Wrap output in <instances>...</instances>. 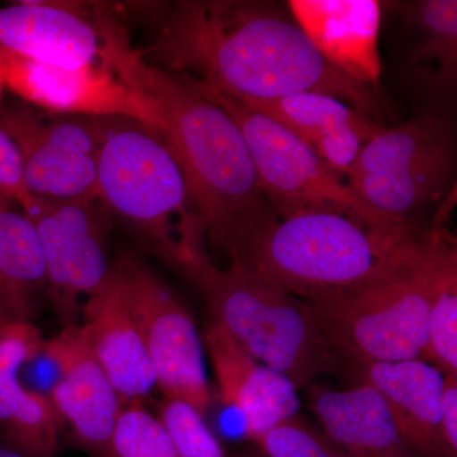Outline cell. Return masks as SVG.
Here are the masks:
<instances>
[{
	"label": "cell",
	"mask_w": 457,
	"mask_h": 457,
	"mask_svg": "<svg viewBox=\"0 0 457 457\" xmlns=\"http://www.w3.org/2000/svg\"><path fill=\"white\" fill-rule=\"evenodd\" d=\"M201 338L222 402L242 414L246 437L255 442L272 427L299 414L293 383L253 359L221 324L210 319Z\"/></svg>",
	"instance_id": "obj_15"
},
{
	"label": "cell",
	"mask_w": 457,
	"mask_h": 457,
	"mask_svg": "<svg viewBox=\"0 0 457 457\" xmlns=\"http://www.w3.org/2000/svg\"><path fill=\"white\" fill-rule=\"evenodd\" d=\"M95 203L33 196L22 209L37 231L51 299L65 326L74 324L80 297L97 290L112 264L104 245L106 221Z\"/></svg>",
	"instance_id": "obj_12"
},
{
	"label": "cell",
	"mask_w": 457,
	"mask_h": 457,
	"mask_svg": "<svg viewBox=\"0 0 457 457\" xmlns=\"http://www.w3.org/2000/svg\"><path fill=\"white\" fill-rule=\"evenodd\" d=\"M456 139L442 108L376 134L345 176L352 192L383 220L414 224L411 215L440 200L453 185Z\"/></svg>",
	"instance_id": "obj_7"
},
{
	"label": "cell",
	"mask_w": 457,
	"mask_h": 457,
	"mask_svg": "<svg viewBox=\"0 0 457 457\" xmlns=\"http://www.w3.org/2000/svg\"><path fill=\"white\" fill-rule=\"evenodd\" d=\"M0 196L16 204L21 209L32 200L26 187L25 164L20 146L7 132L0 129Z\"/></svg>",
	"instance_id": "obj_28"
},
{
	"label": "cell",
	"mask_w": 457,
	"mask_h": 457,
	"mask_svg": "<svg viewBox=\"0 0 457 457\" xmlns=\"http://www.w3.org/2000/svg\"><path fill=\"white\" fill-rule=\"evenodd\" d=\"M441 426L451 457H457V375H445L441 398Z\"/></svg>",
	"instance_id": "obj_29"
},
{
	"label": "cell",
	"mask_w": 457,
	"mask_h": 457,
	"mask_svg": "<svg viewBox=\"0 0 457 457\" xmlns=\"http://www.w3.org/2000/svg\"><path fill=\"white\" fill-rule=\"evenodd\" d=\"M165 71L240 101L323 93L378 112L375 90L328 62L293 16L269 2H179L150 49Z\"/></svg>",
	"instance_id": "obj_1"
},
{
	"label": "cell",
	"mask_w": 457,
	"mask_h": 457,
	"mask_svg": "<svg viewBox=\"0 0 457 457\" xmlns=\"http://www.w3.org/2000/svg\"><path fill=\"white\" fill-rule=\"evenodd\" d=\"M129 44L107 21H90L73 5L23 2L0 8V50L44 64L113 69Z\"/></svg>",
	"instance_id": "obj_14"
},
{
	"label": "cell",
	"mask_w": 457,
	"mask_h": 457,
	"mask_svg": "<svg viewBox=\"0 0 457 457\" xmlns=\"http://www.w3.org/2000/svg\"><path fill=\"white\" fill-rule=\"evenodd\" d=\"M9 323H16V321L12 318L7 300H5L3 291L0 290V326H4V324Z\"/></svg>",
	"instance_id": "obj_30"
},
{
	"label": "cell",
	"mask_w": 457,
	"mask_h": 457,
	"mask_svg": "<svg viewBox=\"0 0 457 457\" xmlns=\"http://www.w3.org/2000/svg\"><path fill=\"white\" fill-rule=\"evenodd\" d=\"M444 375H457V252L442 266L427 320L425 359Z\"/></svg>",
	"instance_id": "obj_24"
},
{
	"label": "cell",
	"mask_w": 457,
	"mask_h": 457,
	"mask_svg": "<svg viewBox=\"0 0 457 457\" xmlns=\"http://www.w3.org/2000/svg\"><path fill=\"white\" fill-rule=\"evenodd\" d=\"M113 457H179L170 433L143 404L122 408L112 438Z\"/></svg>",
	"instance_id": "obj_25"
},
{
	"label": "cell",
	"mask_w": 457,
	"mask_h": 457,
	"mask_svg": "<svg viewBox=\"0 0 457 457\" xmlns=\"http://www.w3.org/2000/svg\"><path fill=\"white\" fill-rule=\"evenodd\" d=\"M97 201L139 228L167 261L180 228L196 218L185 177L163 137L131 120L104 119Z\"/></svg>",
	"instance_id": "obj_6"
},
{
	"label": "cell",
	"mask_w": 457,
	"mask_h": 457,
	"mask_svg": "<svg viewBox=\"0 0 457 457\" xmlns=\"http://www.w3.org/2000/svg\"><path fill=\"white\" fill-rule=\"evenodd\" d=\"M0 69L5 86L51 113L131 120L156 132L163 128L155 102L110 66L62 68L0 50Z\"/></svg>",
	"instance_id": "obj_11"
},
{
	"label": "cell",
	"mask_w": 457,
	"mask_h": 457,
	"mask_svg": "<svg viewBox=\"0 0 457 457\" xmlns=\"http://www.w3.org/2000/svg\"><path fill=\"white\" fill-rule=\"evenodd\" d=\"M4 326H5V324H4ZM4 326H0V332H2L3 327H4Z\"/></svg>",
	"instance_id": "obj_33"
},
{
	"label": "cell",
	"mask_w": 457,
	"mask_h": 457,
	"mask_svg": "<svg viewBox=\"0 0 457 457\" xmlns=\"http://www.w3.org/2000/svg\"><path fill=\"white\" fill-rule=\"evenodd\" d=\"M46 339L32 323H9L0 332V436L25 457H56L62 426L49 395L21 381L23 366Z\"/></svg>",
	"instance_id": "obj_16"
},
{
	"label": "cell",
	"mask_w": 457,
	"mask_h": 457,
	"mask_svg": "<svg viewBox=\"0 0 457 457\" xmlns=\"http://www.w3.org/2000/svg\"><path fill=\"white\" fill-rule=\"evenodd\" d=\"M83 315L84 338L123 407L143 404L156 386L155 372L112 267L97 290L86 297Z\"/></svg>",
	"instance_id": "obj_17"
},
{
	"label": "cell",
	"mask_w": 457,
	"mask_h": 457,
	"mask_svg": "<svg viewBox=\"0 0 457 457\" xmlns=\"http://www.w3.org/2000/svg\"><path fill=\"white\" fill-rule=\"evenodd\" d=\"M453 249L455 243L444 230L431 228L413 269L378 284L303 302L336 354L361 366L423 360L429 309L442 266Z\"/></svg>",
	"instance_id": "obj_5"
},
{
	"label": "cell",
	"mask_w": 457,
	"mask_h": 457,
	"mask_svg": "<svg viewBox=\"0 0 457 457\" xmlns=\"http://www.w3.org/2000/svg\"><path fill=\"white\" fill-rule=\"evenodd\" d=\"M104 119L47 117L31 108L0 114L20 146L29 194L46 200L97 201V155Z\"/></svg>",
	"instance_id": "obj_10"
},
{
	"label": "cell",
	"mask_w": 457,
	"mask_h": 457,
	"mask_svg": "<svg viewBox=\"0 0 457 457\" xmlns=\"http://www.w3.org/2000/svg\"><path fill=\"white\" fill-rule=\"evenodd\" d=\"M14 206L0 196V290L13 320L32 323L46 269L35 225Z\"/></svg>",
	"instance_id": "obj_23"
},
{
	"label": "cell",
	"mask_w": 457,
	"mask_h": 457,
	"mask_svg": "<svg viewBox=\"0 0 457 457\" xmlns=\"http://www.w3.org/2000/svg\"><path fill=\"white\" fill-rule=\"evenodd\" d=\"M200 88L227 111L242 131L253 159L258 189L270 209L335 210L372 224L395 225L371 212L352 192L345 177L278 122L228 96Z\"/></svg>",
	"instance_id": "obj_8"
},
{
	"label": "cell",
	"mask_w": 457,
	"mask_h": 457,
	"mask_svg": "<svg viewBox=\"0 0 457 457\" xmlns=\"http://www.w3.org/2000/svg\"><path fill=\"white\" fill-rule=\"evenodd\" d=\"M114 71L155 102L163 119L159 134L185 177L192 212L212 248L228 254L267 204L242 131L196 83L149 64L132 47Z\"/></svg>",
	"instance_id": "obj_3"
},
{
	"label": "cell",
	"mask_w": 457,
	"mask_h": 457,
	"mask_svg": "<svg viewBox=\"0 0 457 457\" xmlns=\"http://www.w3.org/2000/svg\"><path fill=\"white\" fill-rule=\"evenodd\" d=\"M309 405L348 457H417L383 395L368 383L345 390L309 385Z\"/></svg>",
	"instance_id": "obj_21"
},
{
	"label": "cell",
	"mask_w": 457,
	"mask_h": 457,
	"mask_svg": "<svg viewBox=\"0 0 457 457\" xmlns=\"http://www.w3.org/2000/svg\"><path fill=\"white\" fill-rule=\"evenodd\" d=\"M170 262L196 282L212 319L297 392L338 366L308 303L237 264L219 269L207 254L197 220L183 228Z\"/></svg>",
	"instance_id": "obj_4"
},
{
	"label": "cell",
	"mask_w": 457,
	"mask_h": 457,
	"mask_svg": "<svg viewBox=\"0 0 457 457\" xmlns=\"http://www.w3.org/2000/svg\"><path fill=\"white\" fill-rule=\"evenodd\" d=\"M429 230L378 225L335 210L278 212L269 204L242 228L228 255L303 300L395 278L413 269Z\"/></svg>",
	"instance_id": "obj_2"
},
{
	"label": "cell",
	"mask_w": 457,
	"mask_h": 457,
	"mask_svg": "<svg viewBox=\"0 0 457 457\" xmlns=\"http://www.w3.org/2000/svg\"><path fill=\"white\" fill-rule=\"evenodd\" d=\"M5 84H4V79H3V73H2V69H0V98H2V90H3V87H4Z\"/></svg>",
	"instance_id": "obj_32"
},
{
	"label": "cell",
	"mask_w": 457,
	"mask_h": 457,
	"mask_svg": "<svg viewBox=\"0 0 457 457\" xmlns=\"http://www.w3.org/2000/svg\"><path fill=\"white\" fill-rule=\"evenodd\" d=\"M405 25L416 31L408 71L418 88L438 104L451 99L457 80V2L422 0L399 4Z\"/></svg>",
	"instance_id": "obj_22"
},
{
	"label": "cell",
	"mask_w": 457,
	"mask_h": 457,
	"mask_svg": "<svg viewBox=\"0 0 457 457\" xmlns=\"http://www.w3.org/2000/svg\"><path fill=\"white\" fill-rule=\"evenodd\" d=\"M237 101L290 131L342 177L350 170L362 146L384 129L370 114L323 93Z\"/></svg>",
	"instance_id": "obj_19"
},
{
	"label": "cell",
	"mask_w": 457,
	"mask_h": 457,
	"mask_svg": "<svg viewBox=\"0 0 457 457\" xmlns=\"http://www.w3.org/2000/svg\"><path fill=\"white\" fill-rule=\"evenodd\" d=\"M156 417L170 433L179 457H227L203 414L187 403L164 398Z\"/></svg>",
	"instance_id": "obj_26"
},
{
	"label": "cell",
	"mask_w": 457,
	"mask_h": 457,
	"mask_svg": "<svg viewBox=\"0 0 457 457\" xmlns=\"http://www.w3.org/2000/svg\"><path fill=\"white\" fill-rule=\"evenodd\" d=\"M365 383L383 395L417 457H451L441 426L445 375L425 360L361 366Z\"/></svg>",
	"instance_id": "obj_20"
},
{
	"label": "cell",
	"mask_w": 457,
	"mask_h": 457,
	"mask_svg": "<svg viewBox=\"0 0 457 457\" xmlns=\"http://www.w3.org/2000/svg\"><path fill=\"white\" fill-rule=\"evenodd\" d=\"M42 353L56 366L49 398L62 431L90 457H113V432L123 405L79 324L65 326L45 342Z\"/></svg>",
	"instance_id": "obj_13"
},
{
	"label": "cell",
	"mask_w": 457,
	"mask_h": 457,
	"mask_svg": "<svg viewBox=\"0 0 457 457\" xmlns=\"http://www.w3.org/2000/svg\"><path fill=\"white\" fill-rule=\"evenodd\" d=\"M0 457H25L17 453L16 450L11 449L7 445L0 444Z\"/></svg>",
	"instance_id": "obj_31"
},
{
	"label": "cell",
	"mask_w": 457,
	"mask_h": 457,
	"mask_svg": "<svg viewBox=\"0 0 457 457\" xmlns=\"http://www.w3.org/2000/svg\"><path fill=\"white\" fill-rule=\"evenodd\" d=\"M291 16L321 56L354 82L378 89V35L383 3L376 0H291Z\"/></svg>",
	"instance_id": "obj_18"
},
{
	"label": "cell",
	"mask_w": 457,
	"mask_h": 457,
	"mask_svg": "<svg viewBox=\"0 0 457 457\" xmlns=\"http://www.w3.org/2000/svg\"><path fill=\"white\" fill-rule=\"evenodd\" d=\"M120 287L139 327L164 398L207 413L212 402L203 338L191 312L163 279L135 257L112 263Z\"/></svg>",
	"instance_id": "obj_9"
},
{
	"label": "cell",
	"mask_w": 457,
	"mask_h": 457,
	"mask_svg": "<svg viewBox=\"0 0 457 457\" xmlns=\"http://www.w3.org/2000/svg\"><path fill=\"white\" fill-rule=\"evenodd\" d=\"M255 444L264 457H348L323 429L299 414L272 427Z\"/></svg>",
	"instance_id": "obj_27"
}]
</instances>
